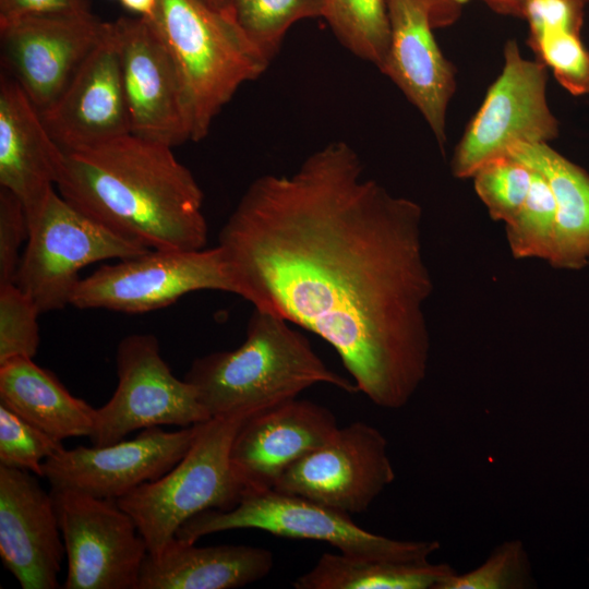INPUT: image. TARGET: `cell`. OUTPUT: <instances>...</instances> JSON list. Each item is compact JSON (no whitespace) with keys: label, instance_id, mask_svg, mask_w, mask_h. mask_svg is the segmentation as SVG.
I'll list each match as a JSON object with an SVG mask.
<instances>
[{"label":"cell","instance_id":"obj_1","mask_svg":"<svg viewBox=\"0 0 589 589\" xmlns=\"http://www.w3.org/2000/svg\"><path fill=\"white\" fill-rule=\"evenodd\" d=\"M363 172L354 148L335 141L290 175H263L217 245L235 294L324 339L358 392L399 409L430 359L423 212Z\"/></svg>","mask_w":589,"mask_h":589},{"label":"cell","instance_id":"obj_2","mask_svg":"<svg viewBox=\"0 0 589 589\" xmlns=\"http://www.w3.org/2000/svg\"><path fill=\"white\" fill-rule=\"evenodd\" d=\"M59 194L118 235L148 249L201 250L203 192L172 147L127 134L64 151Z\"/></svg>","mask_w":589,"mask_h":589},{"label":"cell","instance_id":"obj_3","mask_svg":"<svg viewBox=\"0 0 589 589\" xmlns=\"http://www.w3.org/2000/svg\"><path fill=\"white\" fill-rule=\"evenodd\" d=\"M289 323L254 308L238 348L192 362L184 380L194 386L211 417L256 413L297 398L316 384L358 393L356 384L330 370Z\"/></svg>","mask_w":589,"mask_h":589},{"label":"cell","instance_id":"obj_4","mask_svg":"<svg viewBox=\"0 0 589 589\" xmlns=\"http://www.w3.org/2000/svg\"><path fill=\"white\" fill-rule=\"evenodd\" d=\"M148 21L176 63L192 141H200L238 88L257 79L269 61L241 29L232 9H219L208 0H158Z\"/></svg>","mask_w":589,"mask_h":589},{"label":"cell","instance_id":"obj_5","mask_svg":"<svg viewBox=\"0 0 589 589\" xmlns=\"http://www.w3.org/2000/svg\"><path fill=\"white\" fill-rule=\"evenodd\" d=\"M253 413L212 417L185 455L163 477L118 498L133 518L148 553H158L188 519L207 509L227 510L242 496L230 464V448L242 422Z\"/></svg>","mask_w":589,"mask_h":589},{"label":"cell","instance_id":"obj_6","mask_svg":"<svg viewBox=\"0 0 589 589\" xmlns=\"http://www.w3.org/2000/svg\"><path fill=\"white\" fill-rule=\"evenodd\" d=\"M233 529L326 542L344 555L377 561H426L440 549L437 541L396 540L366 531L348 514L274 489L243 495L227 510L196 514L181 525L175 538L196 543L202 537Z\"/></svg>","mask_w":589,"mask_h":589},{"label":"cell","instance_id":"obj_7","mask_svg":"<svg viewBox=\"0 0 589 589\" xmlns=\"http://www.w3.org/2000/svg\"><path fill=\"white\" fill-rule=\"evenodd\" d=\"M148 250L87 216L53 191L29 223L15 284L31 297L40 314L61 310L71 304L85 266L129 259Z\"/></svg>","mask_w":589,"mask_h":589},{"label":"cell","instance_id":"obj_8","mask_svg":"<svg viewBox=\"0 0 589 589\" xmlns=\"http://www.w3.org/2000/svg\"><path fill=\"white\" fill-rule=\"evenodd\" d=\"M546 67L520 53L516 40L504 47V65L458 142L450 170L471 178L484 164L507 156L518 143L541 144L556 139L560 123L546 99Z\"/></svg>","mask_w":589,"mask_h":589},{"label":"cell","instance_id":"obj_9","mask_svg":"<svg viewBox=\"0 0 589 589\" xmlns=\"http://www.w3.org/2000/svg\"><path fill=\"white\" fill-rule=\"evenodd\" d=\"M117 387L111 398L96 408L93 445L123 440L136 430L175 425L187 428L212 417L196 389L175 376L152 334H131L116 351Z\"/></svg>","mask_w":589,"mask_h":589},{"label":"cell","instance_id":"obj_10","mask_svg":"<svg viewBox=\"0 0 589 589\" xmlns=\"http://www.w3.org/2000/svg\"><path fill=\"white\" fill-rule=\"evenodd\" d=\"M199 290L233 293L218 245L191 251L151 249L116 264L103 265L80 280L71 305L146 313Z\"/></svg>","mask_w":589,"mask_h":589},{"label":"cell","instance_id":"obj_11","mask_svg":"<svg viewBox=\"0 0 589 589\" xmlns=\"http://www.w3.org/2000/svg\"><path fill=\"white\" fill-rule=\"evenodd\" d=\"M64 542V589H139L148 554L133 518L117 500L51 488Z\"/></svg>","mask_w":589,"mask_h":589},{"label":"cell","instance_id":"obj_12","mask_svg":"<svg viewBox=\"0 0 589 589\" xmlns=\"http://www.w3.org/2000/svg\"><path fill=\"white\" fill-rule=\"evenodd\" d=\"M394 479L385 436L356 421L293 462L274 490L351 515L365 512Z\"/></svg>","mask_w":589,"mask_h":589},{"label":"cell","instance_id":"obj_13","mask_svg":"<svg viewBox=\"0 0 589 589\" xmlns=\"http://www.w3.org/2000/svg\"><path fill=\"white\" fill-rule=\"evenodd\" d=\"M131 134L170 147L192 141L184 87L164 40L144 17L111 22Z\"/></svg>","mask_w":589,"mask_h":589},{"label":"cell","instance_id":"obj_14","mask_svg":"<svg viewBox=\"0 0 589 589\" xmlns=\"http://www.w3.org/2000/svg\"><path fill=\"white\" fill-rule=\"evenodd\" d=\"M200 424L166 431L142 430L131 440L106 445L65 447L43 464L50 488L76 490L118 500L168 472L192 445Z\"/></svg>","mask_w":589,"mask_h":589},{"label":"cell","instance_id":"obj_15","mask_svg":"<svg viewBox=\"0 0 589 589\" xmlns=\"http://www.w3.org/2000/svg\"><path fill=\"white\" fill-rule=\"evenodd\" d=\"M107 22L93 13L32 15L0 24L1 60L39 112L61 95L100 43Z\"/></svg>","mask_w":589,"mask_h":589},{"label":"cell","instance_id":"obj_16","mask_svg":"<svg viewBox=\"0 0 589 589\" xmlns=\"http://www.w3.org/2000/svg\"><path fill=\"white\" fill-rule=\"evenodd\" d=\"M338 428L328 408L308 399L293 398L249 416L230 448L242 496L274 489L286 469L327 442Z\"/></svg>","mask_w":589,"mask_h":589},{"label":"cell","instance_id":"obj_17","mask_svg":"<svg viewBox=\"0 0 589 589\" xmlns=\"http://www.w3.org/2000/svg\"><path fill=\"white\" fill-rule=\"evenodd\" d=\"M35 476L0 466V557L22 589H56L65 548L53 497Z\"/></svg>","mask_w":589,"mask_h":589},{"label":"cell","instance_id":"obj_18","mask_svg":"<svg viewBox=\"0 0 589 589\" xmlns=\"http://www.w3.org/2000/svg\"><path fill=\"white\" fill-rule=\"evenodd\" d=\"M389 46L381 72L420 111L440 147L446 144V113L456 89L455 70L433 35L430 0H385Z\"/></svg>","mask_w":589,"mask_h":589},{"label":"cell","instance_id":"obj_19","mask_svg":"<svg viewBox=\"0 0 589 589\" xmlns=\"http://www.w3.org/2000/svg\"><path fill=\"white\" fill-rule=\"evenodd\" d=\"M40 116L63 151L93 146L131 133L111 22H107L103 39L61 95Z\"/></svg>","mask_w":589,"mask_h":589},{"label":"cell","instance_id":"obj_20","mask_svg":"<svg viewBox=\"0 0 589 589\" xmlns=\"http://www.w3.org/2000/svg\"><path fill=\"white\" fill-rule=\"evenodd\" d=\"M64 151L20 84L0 75V187L23 204L28 224L57 185Z\"/></svg>","mask_w":589,"mask_h":589},{"label":"cell","instance_id":"obj_21","mask_svg":"<svg viewBox=\"0 0 589 589\" xmlns=\"http://www.w3.org/2000/svg\"><path fill=\"white\" fill-rule=\"evenodd\" d=\"M273 553L244 544L197 546L177 538L147 554L139 589H235L266 577Z\"/></svg>","mask_w":589,"mask_h":589},{"label":"cell","instance_id":"obj_22","mask_svg":"<svg viewBox=\"0 0 589 589\" xmlns=\"http://www.w3.org/2000/svg\"><path fill=\"white\" fill-rule=\"evenodd\" d=\"M507 155L540 173L556 204V227L549 261L555 269L577 271L589 264V175L549 143H518Z\"/></svg>","mask_w":589,"mask_h":589},{"label":"cell","instance_id":"obj_23","mask_svg":"<svg viewBox=\"0 0 589 589\" xmlns=\"http://www.w3.org/2000/svg\"><path fill=\"white\" fill-rule=\"evenodd\" d=\"M0 404L61 441L89 437L94 430L96 408L73 396L31 358L0 363Z\"/></svg>","mask_w":589,"mask_h":589},{"label":"cell","instance_id":"obj_24","mask_svg":"<svg viewBox=\"0 0 589 589\" xmlns=\"http://www.w3.org/2000/svg\"><path fill=\"white\" fill-rule=\"evenodd\" d=\"M457 572L447 563L377 561L322 554L296 589H443Z\"/></svg>","mask_w":589,"mask_h":589},{"label":"cell","instance_id":"obj_25","mask_svg":"<svg viewBox=\"0 0 589 589\" xmlns=\"http://www.w3.org/2000/svg\"><path fill=\"white\" fill-rule=\"evenodd\" d=\"M323 17L344 47L381 71L389 46L385 0H325Z\"/></svg>","mask_w":589,"mask_h":589},{"label":"cell","instance_id":"obj_26","mask_svg":"<svg viewBox=\"0 0 589 589\" xmlns=\"http://www.w3.org/2000/svg\"><path fill=\"white\" fill-rule=\"evenodd\" d=\"M232 11L247 37L271 62L292 24L323 17L325 0H235Z\"/></svg>","mask_w":589,"mask_h":589},{"label":"cell","instance_id":"obj_27","mask_svg":"<svg viewBox=\"0 0 589 589\" xmlns=\"http://www.w3.org/2000/svg\"><path fill=\"white\" fill-rule=\"evenodd\" d=\"M530 191L517 214L505 225V236L515 260L548 262L552 252L556 204L545 179L533 171Z\"/></svg>","mask_w":589,"mask_h":589},{"label":"cell","instance_id":"obj_28","mask_svg":"<svg viewBox=\"0 0 589 589\" xmlns=\"http://www.w3.org/2000/svg\"><path fill=\"white\" fill-rule=\"evenodd\" d=\"M532 176L530 168L507 155L488 161L471 178L490 217L506 224L522 206Z\"/></svg>","mask_w":589,"mask_h":589},{"label":"cell","instance_id":"obj_29","mask_svg":"<svg viewBox=\"0 0 589 589\" xmlns=\"http://www.w3.org/2000/svg\"><path fill=\"white\" fill-rule=\"evenodd\" d=\"M529 45L540 62L572 95L589 94V50L578 32L555 28L529 32Z\"/></svg>","mask_w":589,"mask_h":589},{"label":"cell","instance_id":"obj_30","mask_svg":"<svg viewBox=\"0 0 589 589\" xmlns=\"http://www.w3.org/2000/svg\"><path fill=\"white\" fill-rule=\"evenodd\" d=\"M64 445L0 404V466L43 478V464Z\"/></svg>","mask_w":589,"mask_h":589},{"label":"cell","instance_id":"obj_31","mask_svg":"<svg viewBox=\"0 0 589 589\" xmlns=\"http://www.w3.org/2000/svg\"><path fill=\"white\" fill-rule=\"evenodd\" d=\"M531 563L522 541L500 544L474 569L455 575L443 589H525L534 588Z\"/></svg>","mask_w":589,"mask_h":589},{"label":"cell","instance_id":"obj_32","mask_svg":"<svg viewBox=\"0 0 589 589\" xmlns=\"http://www.w3.org/2000/svg\"><path fill=\"white\" fill-rule=\"evenodd\" d=\"M39 314L35 302L15 283L0 285V363L36 356Z\"/></svg>","mask_w":589,"mask_h":589},{"label":"cell","instance_id":"obj_33","mask_svg":"<svg viewBox=\"0 0 589 589\" xmlns=\"http://www.w3.org/2000/svg\"><path fill=\"white\" fill-rule=\"evenodd\" d=\"M29 224L22 202L0 187V285L15 283Z\"/></svg>","mask_w":589,"mask_h":589},{"label":"cell","instance_id":"obj_34","mask_svg":"<svg viewBox=\"0 0 589 589\" xmlns=\"http://www.w3.org/2000/svg\"><path fill=\"white\" fill-rule=\"evenodd\" d=\"M584 0H522L516 15L529 24V32L564 28L580 33Z\"/></svg>","mask_w":589,"mask_h":589},{"label":"cell","instance_id":"obj_35","mask_svg":"<svg viewBox=\"0 0 589 589\" xmlns=\"http://www.w3.org/2000/svg\"><path fill=\"white\" fill-rule=\"evenodd\" d=\"M89 0H0V24L32 15L89 14Z\"/></svg>","mask_w":589,"mask_h":589},{"label":"cell","instance_id":"obj_36","mask_svg":"<svg viewBox=\"0 0 589 589\" xmlns=\"http://www.w3.org/2000/svg\"><path fill=\"white\" fill-rule=\"evenodd\" d=\"M432 7V21L434 27L450 23L458 13L459 4L466 0H430ZM494 10L503 13H517L522 0H483ZM589 3V0H584Z\"/></svg>","mask_w":589,"mask_h":589},{"label":"cell","instance_id":"obj_37","mask_svg":"<svg viewBox=\"0 0 589 589\" xmlns=\"http://www.w3.org/2000/svg\"><path fill=\"white\" fill-rule=\"evenodd\" d=\"M123 8L137 14V16L151 20L157 9L158 0H119Z\"/></svg>","mask_w":589,"mask_h":589},{"label":"cell","instance_id":"obj_38","mask_svg":"<svg viewBox=\"0 0 589 589\" xmlns=\"http://www.w3.org/2000/svg\"><path fill=\"white\" fill-rule=\"evenodd\" d=\"M213 5L219 8L229 10L232 9V4L235 0H208Z\"/></svg>","mask_w":589,"mask_h":589}]
</instances>
